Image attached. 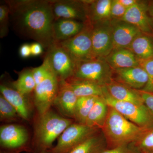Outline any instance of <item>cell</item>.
Wrapping results in <instances>:
<instances>
[{"instance_id":"obj_1","label":"cell","mask_w":153,"mask_h":153,"mask_svg":"<svg viewBox=\"0 0 153 153\" xmlns=\"http://www.w3.org/2000/svg\"><path fill=\"white\" fill-rule=\"evenodd\" d=\"M5 3L10 24L18 36L40 43L47 51L56 43L52 0H9Z\"/></svg>"},{"instance_id":"obj_2","label":"cell","mask_w":153,"mask_h":153,"mask_svg":"<svg viewBox=\"0 0 153 153\" xmlns=\"http://www.w3.org/2000/svg\"><path fill=\"white\" fill-rule=\"evenodd\" d=\"M101 130L106 138L108 149L135 143L149 131L130 121L109 106L106 120Z\"/></svg>"},{"instance_id":"obj_3","label":"cell","mask_w":153,"mask_h":153,"mask_svg":"<svg viewBox=\"0 0 153 153\" xmlns=\"http://www.w3.org/2000/svg\"><path fill=\"white\" fill-rule=\"evenodd\" d=\"M72 119L63 117L49 110L39 115L35 126V141L42 152L52 147V144L73 123Z\"/></svg>"},{"instance_id":"obj_4","label":"cell","mask_w":153,"mask_h":153,"mask_svg":"<svg viewBox=\"0 0 153 153\" xmlns=\"http://www.w3.org/2000/svg\"><path fill=\"white\" fill-rule=\"evenodd\" d=\"M113 70L104 58H98L76 62L74 73L70 78L94 82L103 86L113 80Z\"/></svg>"},{"instance_id":"obj_5","label":"cell","mask_w":153,"mask_h":153,"mask_svg":"<svg viewBox=\"0 0 153 153\" xmlns=\"http://www.w3.org/2000/svg\"><path fill=\"white\" fill-rule=\"evenodd\" d=\"M102 98L108 106L112 108L130 121L140 127L149 130L153 126V117L145 105L119 101L110 95L105 86L102 87Z\"/></svg>"},{"instance_id":"obj_6","label":"cell","mask_w":153,"mask_h":153,"mask_svg":"<svg viewBox=\"0 0 153 153\" xmlns=\"http://www.w3.org/2000/svg\"><path fill=\"white\" fill-rule=\"evenodd\" d=\"M92 25L87 21L85 22L84 27L78 34L68 40L59 43L75 62L95 58L92 50Z\"/></svg>"},{"instance_id":"obj_7","label":"cell","mask_w":153,"mask_h":153,"mask_svg":"<svg viewBox=\"0 0 153 153\" xmlns=\"http://www.w3.org/2000/svg\"><path fill=\"white\" fill-rule=\"evenodd\" d=\"M101 129L85 124L73 123L58 138L57 145L48 150L49 153H69L85 140Z\"/></svg>"},{"instance_id":"obj_8","label":"cell","mask_w":153,"mask_h":153,"mask_svg":"<svg viewBox=\"0 0 153 153\" xmlns=\"http://www.w3.org/2000/svg\"><path fill=\"white\" fill-rule=\"evenodd\" d=\"M44 59L59 81L67 80L73 75L76 62L59 43L56 42L47 50Z\"/></svg>"},{"instance_id":"obj_9","label":"cell","mask_w":153,"mask_h":153,"mask_svg":"<svg viewBox=\"0 0 153 153\" xmlns=\"http://www.w3.org/2000/svg\"><path fill=\"white\" fill-rule=\"evenodd\" d=\"M59 82L50 68L46 78L36 85L34 91V102L39 115L49 111L53 105L58 92Z\"/></svg>"},{"instance_id":"obj_10","label":"cell","mask_w":153,"mask_h":153,"mask_svg":"<svg viewBox=\"0 0 153 153\" xmlns=\"http://www.w3.org/2000/svg\"><path fill=\"white\" fill-rule=\"evenodd\" d=\"M92 50L95 58H104L113 49L112 30L110 21L92 25Z\"/></svg>"},{"instance_id":"obj_11","label":"cell","mask_w":153,"mask_h":153,"mask_svg":"<svg viewBox=\"0 0 153 153\" xmlns=\"http://www.w3.org/2000/svg\"><path fill=\"white\" fill-rule=\"evenodd\" d=\"M52 10L55 20L67 19L87 22L85 1L52 0Z\"/></svg>"},{"instance_id":"obj_12","label":"cell","mask_w":153,"mask_h":153,"mask_svg":"<svg viewBox=\"0 0 153 153\" xmlns=\"http://www.w3.org/2000/svg\"><path fill=\"white\" fill-rule=\"evenodd\" d=\"M121 20L135 26L142 33L153 34V22L148 12V3L145 1H139L128 9Z\"/></svg>"},{"instance_id":"obj_13","label":"cell","mask_w":153,"mask_h":153,"mask_svg":"<svg viewBox=\"0 0 153 153\" xmlns=\"http://www.w3.org/2000/svg\"><path fill=\"white\" fill-rule=\"evenodd\" d=\"M114 76L113 80L137 90L143 89L149 80L146 72L140 66L114 69Z\"/></svg>"},{"instance_id":"obj_14","label":"cell","mask_w":153,"mask_h":153,"mask_svg":"<svg viewBox=\"0 0 153 153\" xmlns=\"http://www.w3.org/2000/svg\"><path fill=\"white\" fill-rule=\"evenodd\" d=\"M112 30L113 50L128 49L138 35L141 33L138 28L122 20H111Z\"/></svg>"},{"instance_id":"obj_15","label":"cell","mask_w":153,"mask_h":153,"mask_svg":"<svg viewBox=\"0 0 153 153\" xmlns=\"http://www.w3.org/2000/svg\"><path fill=\"white\" fill-rule=\"evenodd\" d=\"M78 98L68 82L66 80H60L57 95L53 105L65 117L74 119V111Z\"/></svg>"},{"instance_id":"obj_16","label":"cell","mask_w":153,"mask_h":153,"mask_svg":"<svg viewBox=\"0 0 153 153\" xmlns=\"http://www.w3.org/2000/svg\"><path fill=\"white\" fill-rule=\"evenodd\" d=\"M28 137L27 130L19 125H5L0 128V143L4 148L15 149L21 147L27 142Z\"/></svg>"},{"instance_id":"obj_17","label":"cell","mask_w":153,"mask_h":153,"mask_svg":"<svg viewBox=\"0 0 153 153\" xmlns=\"http://www.w3.org/2000/svg\"><path fill=\"white\" fill-rule=\"evenodd\" d=\"M0 91L2 94L16 110L20 117L29 120L31 115V108L28 96L20 93L12 85V87L5 84H1Z\"/></svg>"},{"instance_id":"obj_18","label":"cell","mask_w":153,"mask_h":153,"mask_svg":"<svg viewBox=\"0 0 153 153\" xmlns=\"http://www.w3.org/2000/svg\"><path fill=\"white\" fill-rule=\"evenodd\" d=\"M112 0L85 1L87 21L92 25L110 21Z\"/></svg>"},{"instance_id":"obj_19","label":"cell","mask_w":153,"mask_h":153,"mask_svg":"<svg viewBox=\"0 0 153 153\" xmlns=\"http://www.w3.org/2000/svg\"><path fill=\"white\" fill-rule=\"evenodd\" d=\"M85 22L67 19L56 20L53 25V35L55 42L66 41L78 34L82 30Z\"/></svg>"},{"instance_id":"obj_20","label":"cell","mask_w":153,"mask_h":153,"mask_svg":"<svg viewBox=\"0 0 153 153\" xmlns=\"http://www.w3.org/2000/svg\"><path fill=\"white\" fill-rule=\"evenodd\" d=\"M105 86L110 95L116 100L140 105H144L143 99L137 90L130 88L114 80Z\"/></svg>"},{"instance_id":"obj_21","label":"cell","mask_w":153,"mask_h":153,"mask_svg":"<svg viewBox=\"0 0 153 153\" xmlns=\"http://www.w3.org/2000/svg\"><path fill=\"white\" fill-rule=\"evenodd\" d=\"M104 59L113 70L140 66L135 55L128 49L112 50Z\"/></svg>"},{"instance_id":"obj_22","label":"cell","mask_w":153,"mask_h":153,"mask_svg":"<svg viewBox=\"0 0 153 153\" xmlns=\"http://www.w3.org/2000/svg\"><path fill=\"white\" fill-rule=\"evenodd\" d=\"M108 149V145L101 129L85 140L69 153H100Z\"/></svg>"},{"instance_id":"obj_23","label":"cell","mask_w":153,"mask_h":153,"mask_svg":"<svg viewBox=\"0 0 153 153\" xmlns=\"http://www.w3.org/2000/svg\"><path fill=\"white\" fill-rule=\"evenodd\" d=\"M128 49L134 53L138 60L153 57V41L149 35L145 33L138 35Z\"/></svg>"},{"instance_id":"obj_24","label":"cell","mask_w":153,"mask_h":153,"mask_svg":"<svg viewBox=\"0 0 153 153\" xmlns=\"http://www.w3.org/2000/svg\"><path fill=\"white\" fill-rule=\"evenodd\" d=\"M66 81L68 82L70 87L78 97L90 96L102 97L103 95V86L94 82L71 78H69Z\"/></svg>"},{"instance_id":"obj_25","label":"cell","mask_w":153,"mask_h":153,"mask_svg":"<svg viewBox=\"0 0 153 153\" xmlns=\"http://www.w3.org/2000/svg\"><path fill=\"white\" fill-rule=\"evenodd\" d=\"M108 111V105L103 99L99 97L88 116L85 125L102 129L106 120Z\"/></svg>"},{"instance_id":"obj_26","label":"cell","mask_w":153,"mask_h":153,"mask_svg":"<svg viewBox=\"0 0 153 153\" xmlns=\"http://www.w3.org/2000/svg\"><path fill=\"white\" fill-rule=\"evenodd\" d=\"M12 85L24 95L28 96L34 92L36 86L32 74V68H26L19 73V77Z\"/></svg>"},{"instance_id":"obj_27","label":"cell","mask_w":153,"mask_h":153,"mask_svg":"<svg viewBox=\"0 0 153 153\" xmlns=\"http://www.w3.org/2000/svg\"><path fill=\"white\" fill-rule=\"evenodd\" d=\"M98 97H78L75 106L74 119L77 123L85 124L88 115L92 109Z\"/></svg>"},{"instance_id":"obj_28","label":"cell","mask_w":153,"mask_h":153,"mask_svg":"<svg viewBox=\"0 0 153 153\" xmlns=\"http://www.w3.org/2000/svg\"><path fill=\"white\" fill-rule=\"evenodd\" d=\"M20 117L16 110L2 94L0 95V119L1 121L12 122Z\"/></svg>"},{"instance_id":"obj_29","label":"cell","mask_w":153,"mask_h":153,"mask_svg":"<svg viewBox=\"0 0 153 153\" xmlns=\"http://www.w3.org/2000/svg\"><path fill=\"white\" fill-rule=\"evenodd\" d=\"M6 4V3H5ZM10 23V10L7 4L0 6V37L3 38L7 35Z\"/></svg>"},{"instance_id":"obj_30","label":"cell","mask_w":153,"mask_h":153,"mask_svg":"<svg viewBox=\"0 0 153 153\" xmlns=\"http://www.w3.org/2000/svg\"><path fill=\"white\" fill-rule=\"evenodd\" d=\"M140 66L146 72L149 77L148 82L142 90L153 93V57L145 60H138Z\"/></svg>"},{"instance_id":"obj_31","label":"cell","mask_w":153,"mask_h":153,"mask_svg":"<svg viewBox=\"0 0 153 153\" xmlns=\"http://www.w3.org/2000/svg\"><path fill=\"white\" fill-rule=\"evenodd\" d=\"M134 144L142 152L153 153V130L146 133Z\"/></svg>"},{"instance_id":"obj_32","label":"cell","mask_w":153,"mask_h":153,"mask_svg":"<svg viewBox=\"0 0 153 153\" xmlns=\"http://www.w3.org/2000/svg\"><path fill=\"white\" fill-rule=\"evenodd\" d=\"M48 61L46 59H44L42 65L36 68H32V74L34 80L36 82V85L42 82L48 75L50 70Z\"/></svg>"},{"instance_id":"obj_33","label":"cell","mask_w":153,"mask_h":153,"mask_svg":"<svg viewBox=\"0 0 153 153\" xmlns=\"http://www.w3.org/2000/svg\"><path fill=\"white\" fill-rule=\"evenodd\" d=\"M134 143L124 145L107 149L100 153H142Z\"/></svg>"},{"instance_id":"obj_34","label":"cell","mask_w":153,"mask_h":153,"mask_svg":"<svg viewBox=\"0 0 153 153\" xmlns=\"http://www.w3.org/2000/svg\"><path fill=\"white\" fill-rule=\"evenodd\" d=\"M127 10V9L124 7L118 0H112L111 6V20H121Z\"/></svg>"},{"instance_id":"obj_35","label":"cell","mask_w":153,"mask_h":153,"mask_svg":"<svg viewBox=\"0 0 153 153\" xmlns=\"http://www.w3.org/2000/svg\"><path fill=\"white\" fill-rule=\"evenodd\" d=\"M143 99L146 107L153 117V93L143 90H137Z\"/></svg>"},{"instance_id":"obj_36","label":"cell","mask_w":153,"mask_h":153,"mask_svg":"<svg viewBox=\"0 0 153 153\" xmlns=\"http://www.w3.org/2000/svg\"><path fill=\"white\" fill-rule=\"evenodd\" d=\"M30 46L32 56L37 57L43 53L44 48L40 43L37 42H34L30 44Z\"/></svg>"},{"instance_id":"obj_37","label":"cell","mask_w":153,"mask_h":153,"mask_svg":"<svg viewBox=\"0 0 153 153\" xmlns=\"http://www.w3.org/2000/svg\"><path fill=\"white\" fill-rule=\"evenodd\" d=\"M19 53L20 56L22 58H25V59L32 56L30 44H22L19 48Z\"/></svg>"},{"instance_id":"obj_38","label":"cell","mask_w":153,"mask_h":153,"mask_svg":"<svg viewBox=\"0 0 153 153\" xmlns=\"http://www.w3.org/2000/svg\"><path fill=\"white\" fill-rule=\"evenodd\" d=\"M126 8L128 9L132 6L138 2L137 0H118Z\"/></svg>"},{"instance_id":"obj_39","label":"cell","mask_w":153,"mask_h":153,"mask_svg":"<svg viewBox=\"0 0 153 153\" xmlns=\"http://www.w3.org/2000/svg\"><path fill=\"white\" fill-rule=\"evenodd\" d=\"M148 12L153 22V1L148 3Z\"/></svg>"},{"instance_id":"obj_40","label":"cell","mask_w":153,"mask_h":153,"mask_svg":"<svg viewBox=\"0 0 153 153\" xmlns=\"http://www.w3.org/2000/svg\"><path fill=\"white\" fill-rule=\"evenodd\" d=\"M142 153H153L152 152H143Z\"/></svg>"},{"instance_id":"obj_41","label":"cell","mask_w":153,"mask_h":153,"mask_svg":"<svg viewBox=\"0 0 153 153\" xmlns=\"http://www.w3.org/2000/svg\"><path fill=\"white\" fill-rule=\"evenodd\" d=\"M40 153H47L45 152H41Z\"/></svg>"},{"instance_id":"obj_42","label":"cell","mask_w":153,"mask_h":153,"mask_svg":"<svg viewBox=\"0 0 153 153\" xmlns=\"http://www.w3.org/2000/svg\"><path fill=\"white\" fill-rule=\"evenodd\" d=\"M152 35H153V34H152Z\"/></svg>"}]
</instances>
